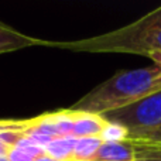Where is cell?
Returning a JSON list of instances; mask_svg holds the SVG:
<instances>
[{
    "label": "cell",
    "instance_id": "1",
    "mask_svg": "<svg viewBox=\"0 0 161 161\" xmlns=\"http://www.w3.org/2000/svg\"><path fill=\"white\" fill-rule=\"evenodd\" d=\"M158 91H161V68L157 65L122 69L83 95L69 109L102 116L133 105Z\"/></svg>",
    "mask_w": 161,
    "mask_h": 161
},
{
    "label": "cell",
    "instance_id": "2",
    "mask_svg": "<svg viewBox=\"0 0 161 161\" xmlns=\"http://www.w3.org/2000/svg\"><path fill=\"white\" fill-rule=\"evenodd\" d=\"M45 47H55L74 53L133 54L150 57L156 51H161V25L140 27L133 21L117 30L89 38L75 41H47Z\"/></svg>",
    "mask_w": 161,
    "mask_h": 161
},
{
    "label": "cell",
    "instance_id": "3",
    "mask_svg": "<svg viewBox=\"0 0 161 161\" xmlns=\"http://www.w3.org/2000/svg\"><path fill=\"white\" fill-rule=\"evenodd\" d=\"M102 116L108 122L123 126L129 131V140H142L161 127V91Z\"/></svg>",
    "mask_w": 161,
    "mask_h": 161
},
{
    "label": "cell",
    "instance_id": "4",
    "mask_svg": "<svg viewBox=\"0 0 161 161\" xmlns=\"http://www.w3.org/2000/svg\"><path fill=\"white\" fill-rule=\"evenodd\" d=\"M47 44L45 40L33 38L30 36L21 34L20 31L14 30L13 27L0 21V54L13 53L23 48L34 47V45H44Z\"/></svg>",
    "mask_w": 161,
    "mask_h": 161
},
{
    "label": "cell",
    "instance_id": "5",
    "mask_svg": "<svg viewBox=\"0 0 161 161\" xmlns=\"http://www.w3.org/2000/svg\"><path fill=\"white\" fill-rule=\"evenodd\" d=\"M75 112V110H74ZM106 120L100 114L86 113V112H75L74 119V137H99Z\"/></svg>",
    "mask_w": 161,
    "mask_h": 161
},
{
    "label": "cell",
    "instance_id": "6",
    "mask_svg": "<svg viewBox=\"0 0 161 161\" xmlns=\"http://www.w3.org/2000/svg\"><path fill=\"white\" fill-rule=\"evenodd\" d=\"M134 146L130 140L117 143H102L92 161H133Z\"/></svg>",
    "mask_w": 161,
    "mask_h": 161
},
{
    "label": "cell",
    "instance_id": "7",
    "mask_svg": "<svg viewBox=\"0 0 161 161\" xmlns=\"http://www.w3.org/2000/svg\"><path fill=\"white\" fill-rule=\"evenodd\" d=\"M76 137H59L45 146L44 153L57 161H72Z\"/></svg>",
    "mask_w": 161,
    "mask_h": 161
},
{
    "label": "cell",
    "instance_id": "8",
    "mask_svg": "<svg viewBox=\"0 0 161 161\" xmlns=\"http://www.w3.org/2000/svg\"><path fill=\"white\" fill-rule=\"evenodd\" d=\"M100 137H80L76 139L72 153V161H92L102 146Z\"/></svg>",
    "mask_w": 161,
    "mask_h": 161
},
{
    "label": "cell",
    "instance_id": "9",
    "mask_svg": "<svg viewBox=\"0 0 161 161\" xmlns=\"http://www.w3.org/2000/svg\"><path fill=\"white\" fill-rule=\"evenodd\" d=\"M134 146L133 161H161V144L146 140H130Z\"/></svg>",
    "mask_w": 161,
    "mask_h": 161
},
{
    "label": "cell",
    "instance_id": "10",
    "mask_svg": "<svg viewBox=\"0 0 161 161\" xmlns=\"http://www.w3.org/2000/svg\"><path fill=\"white\" fill-rule=\"evenodd\" d=\"M99 137L103 143L126 142V140H129V131L126 130L123 126L106 120V126L103 127V130H102V133H100Z\"/></svg>",
    "mask_w": 161,
    "mask_h": 161
},
{
    "label": "cell",
    "instance_id": "11",
    "mask_svg": "<svg viewBox=\"0 0 161 161\" xmlns=\"http://www.w3.org/2000/svg\"><path fill=\"white\" fill-rule=\"evenodd\" d=\"M14 147L21 150V151H24V153H27L28 156H31L33 158H37V157H40L41 154H44V148H42L41 146L37 144L34 140L28 139V137H25V136H23L21 139H19V142L16 143Z\"/></svg>",
    "mask_w": 161,
    "mask_h": 161
},
{
    "label": "cell",
    "instance_id": "12",
    "mask_svg": "<svg viewBox=\"0 0 161 161\" xmlns=\"http://www.w3.org/2000/svg\"><path fill=\"white\" fill-rule=\"evenodd\" d=\"M36 158H33L31 156H28L27 153L19 150V148L13 147L8 151V161H34Z\"/></svg>",
    "mask_w": 161,
    "mask_h": 161
},
{
    "label": "cell",
    "instance_id": "13",
    "mask_svg": "<svg viewBox=\"0 0 161 161\" xmlns=\"http://www.w3.org/2000/svg\"><path fill=\"white\" fill-rule=\"evenodd\" d=\"M142 140H146V142H153V143H160L161 144V127L158 130L153 131V133L147 134L146 137H143Z\"/></svg>",
    "mask_w": 161,
    "mask_h": 161
},
{
    "label": "cell",
    "instance_id": "14",
    "mask_svg": "<svg viewBox=\"0 0 161 161\" xmlns=\"http://www.w3.org/2000/svg\"><path fill=\"white\" fill-rule=\"evenodd\" d=\"M148 58H151V61L154 62V65H157L158 68H161V51H156V53H153Z\"/></svg>",
    "mask_w": 161,
    "mask_h": 161
},
{
    "label": "cell",
    "instance_id": "15",
    "mask_svg": "<svg viewBox=\"0 0 161 161\" xmlns=\"http://www.w3.org/2000/svg\"><path fill=\"white\" fill-rule=\"evenodd\" d=\"M34 161H57L55 158H53V157H50V156H48V154H41V156H40V157H37V158L36 160H34Z\"/></svg>",
    "mask_w": 161,
    "mask_h": 161
}]
</instances>
